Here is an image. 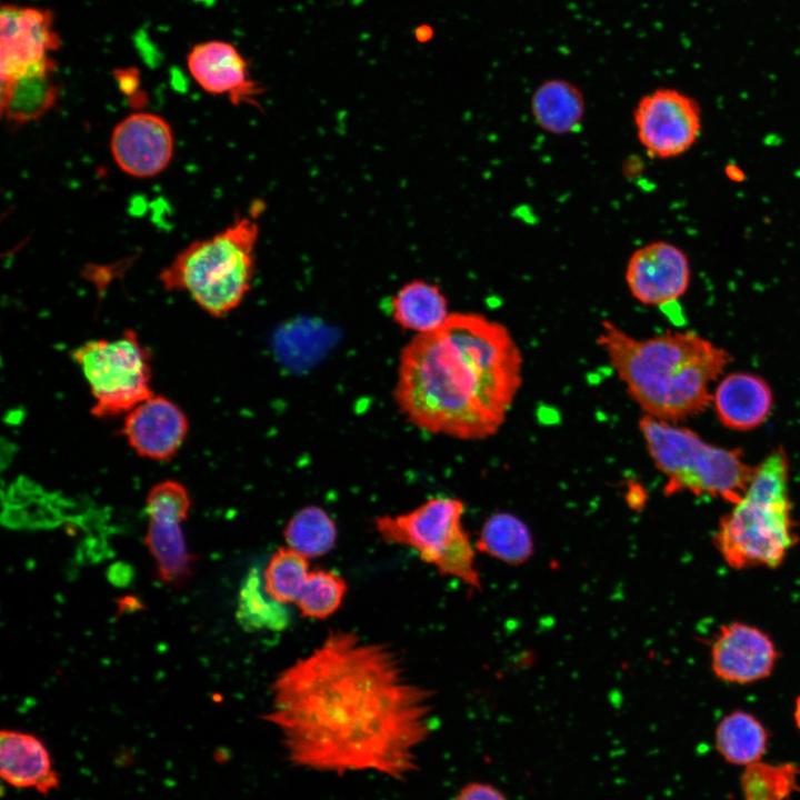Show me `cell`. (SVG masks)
<instances>
[{"label": "cell", "mask_w": 800, "mask_h": 800, "mask_svg": "<svg viewBox=\"0 0 800 800\" xmlns=\"http://www.w3.org/2000/svg\"><path fill=\"white\" fill-rule=\"evenodd\" d=\"M189 431L188 418L172 400L152 394L126 413L122 434L142 458L164 461L177 454Z\"/></svg>", "instance_id": "cell-15"}, {"label": "cell", "mask_w": 800, "mask_h": 800, "mask_svg": "<svg viewBox=\"0 0 800 800\" xmlns=\"http://www.w3.org/2000/svg\"><path fill=\"white\" fill-rule=\"evenodd\" d=\"M56 67L50 57L24 73L1 81L0 112L10 126L38 121L54 107L60 93Z\"/></svg>", "instance_id": "cell-18"}, {"label": "cell", "mask_w": 800, "mask_h": 800, "mask_svg": "<svg viewBox=\"0 0 800 800\" xmlns=\"http://www.w3.org/2000/svg\"><path fill=\"white\" fill-rule=\"evenodd\" d=\"M800 768L793 763L758 761L744 767L740 778L743 800H789L800 792Z\"/></svg>", "instance_id": "cell-26"}, {"label": "cell", "mask_w": 800, "mask_h": 800, "mask_svg": "<svg viewBox=\"0 0 800 800\" xmlns=\"http://www.w3.org/2000/svg\"><path fill=\"white\" fill-rule=\"evenodd\" d=\"M712 402L724 427L748 431L761 426L769 417L773 394L760 376L733 372L719 382L712 393Z\"/></svg>", "instance_id": "cell-17"}, {"label": "cell", "mask_w": 800, "mask_h": 800, "mask_svg": "<svg viewBox=\"0 0 800 800\" xmlns=\"http://www.w3.org/2000/svg\"><path fill=\"white\" fill-rule=\"evenodd\" d=\"M624 280L637 301L646 306H667L684 296L690 286L689 257L674 243L648 242L629 257Z\"/></svg>", "instance_id": "cell-11"}, {"label": "cell", "mask_w": 800, "mask_h": 800, "mask_svg": "<svg viewBox=\"0 0 800 800\" xmlns=\"http://www.w3.org/2000/svg\"><path fill=\"white\" fill-rule=\"evenodd\" d=\"M701 107L674 88H657L642 96L632 111L636 134L648 156L673 159L682 156L701 134Z\"/></svg>", "instance_id": "cell-9"}, {"label": "cell", "mask_w": 800, "mask_h": 800, "mask_svg": "<svg viewBox=\"0 0 800 800\" xmlns=\"http://www.w3.org/2000/svg\"><path fill=\"white\" fill-rule=\"evenodd\" d=\"M769 732L752 713L734 710L726 714L714 730V748L723 760L747 767L761 761L767 752Z\"/></svg>", "instance_id": "cell-21"}, {"label": "cell", "mask_w": 800, "mask_h": 800, "mask_svg": "<svg viewBox=\"0 0 800 800\" xmlns=\"http://www.w3.org/2000/svg\"><path fill=\"white\" fill-rule=\"evenodd\" d=\"M181 523L149 519L144 537L146 546L156 560L159 579L174 586L191 574L194 561L188 551Z\"/></svg>", "instance_id": "cell-22"}, {"label": "cell", "mask_w": 800, "mask_h": 800, "mask_svg": "<svg viewBox=\"0 0 800 800\" xmlns=\"http://www.w3.org/2000/svg\"><path fill=\"white\" fill-rule=\"evenodd\" d=\"M60 46L50 10L3 4L0 12V78L20 76L41 64Z\"/></svg>", "instance_id": "cell-12"}, {"label": "cell", "mask_w": 800, "mask_h": 800, "mask_svg": "<svg viewBox=\"0 0 800 800\" xmlns=\"http://www.w3.org/2000/svg\"><path fill=\"white\" fill-rule=\"evenodd\" d=\"M711 669L723 682L749 684L768 678L779 659L772 639L758 627L733 621L721 626L711 644Z\"/></svg>", "instance_id": "cell-13"}, {"label": "cell", "mask_w": 800, "mask_h": 800, "mask_svg": "<svg viewBox=\"0 0 800 800\" xmlns=\"http://www.w3.org/2000/svg\"><path fill=\"white\" fill-rule=\"evenodd\" d=\"M463 512L461 500L436 497L409 512L380 516L374 524L384 541L412 548L440 574L479 589L476 552L462 523Z\"/></svg>", "instance_id": "cell-7"}, {"label": "cell", "mask_w": 800, "mask_h": 800, "mask_svg": "<svg viewBox=\"0 0 800 800\" xmlns=\"http://www.w3.org/2000/svg\"><path fill=\"white\" fill-rule=\"evenodd\" d=\"M72 359L89 384L96 417L127 413L153 394L150 353L133 330L87 341L73 350Z\"/></svg>", "instance_id": "cell-8"}, {"label": "cell", "mask_w": 800, "mask_h": 800, "mask_svg": "<svg viewBox=\"0 0 800 800\" xmlns=\"http://www.w3.org/2000/svg\"><path fill=\"white\" fill-rule=\"evenodd\" d=\"M0 774L18 789H33L48 796L60 786L46 744L34 734L3 729L0 734Z\"/></svg>", "instance_id": "cell-16"}, {"label": "cell", "mask_w": 800, "mask_h": 800, "mask_svg": "<svg viewBox=\"0 0 800 800\" xmlns=\"http://www.w3.org/2000/svg\"><path fill=\"white\" fill-rule=\"evenodd\" d=\"M116 77L118 79L120 90L130 98H133L139 83L137 72L133 70H122L121 72H117Z\"/></svg>", "instance_id": "cell-31"}, {"label": "cell", "mask_w": 800, "mask_h": 800, "mask_svg": "<svg viewBox=\"0 0 800 800\" xmlns=\"http://www.w3.org/2000/svg\"><path fill=\"white\" fill-rule=\"evenodd\" d=\"M530 110L536 124L544 132L566 136L578 131L586 114V99L573 82L551 78L533 91Z\"/></svg>", "instance_id": "cell-19"}, {"label": "cell", "mask_w": 800, "mask_h": 800, "mask_svg": "<svg viewBox=\"0 0 800 800\" xmlns=\"http://www.w3.org/2000/svg\"><path fill=\"white\" fill-rule=\"evenodd\" d=\"M639 429L656 467L666 477L667 494L690 492L736 503L754 473L739 449L704 441L676 422L643 416Z\"/></svg>", "instance_id": "cell-6"}, {"label": "cell", "mask_w": 800, "mask_h": 800, "mask_svg": "<svg viewBox=\"0 0 800 800\" xmlns=\"http://www.w3.org/2000/svg\"><path fill=\"white\" fill-rule=\"evenodd\" d=\"M391 313L402 329L418 334L438 329L450 316L440 288L421 279L403 284L396 292L391 299Z\"/></svg>", "instance_id": "cell-20"}, {"label": "cell", "mask_w": 800, "mask_h": 800, "mask_svg": "<svg viewBox=\"0 0 800 800\" xmlns=\"http://www.w3.org/2000/svg\"><path fill=\"white\" fill-rule=\"evenodd\" d=\"M190 507L191 499L188 490L174 480H164L154 484L146 499V511L149 519L183 522Z\"/></svg>", "instance_id": "cell-29"}, {"label": "cell", "mask_w": 800, "mask_h": 800, "mask_svg": "<svg viewBox=\"0 0 800 800\" xmlns=\"http://www.w3.org/2000/svg\"><path fill=\"white\" fill-rule=\"evenodd\" d=\"M193 80L208 93L227 96L233 106L260 107L264 89L252 79L248 61L230 42L210 40L192 47L187 57Z\"/></svg>", "instance_id": "cell-14"}, {"label": "cell", "mask_w": 800, "mask_h": 800, "mask_svg": "<svg viewBox=\"0 0 800 800\" xmlns=\"http://www.w3.org/2000/svg\"><path fill=\"white\" fill-rule=\"evenodd\" d=\"M788 480V457L777 448L754 468L743 496L721 517L713 543L729 567L774 569L796 546Z\"/></svg>", "instance_id": "cell-4"}, {"label": "cell", "mask_w": 800, "mask_h": 800, "mask_svg": "<svg viewBox=\"0 0 800 800\" xmlns=\"http://www.w3.org/2000/svg\"><path fill=\"white\" fill-rule=\"evenodd\" d=\"M597 343L646 416L669 422L704 411L709 384L731 361L728 351L690 331L638 339L603 321Z\"/></svg>", "instance_id": "cell-3"}, {"label": "cell", "mask_w": 800, "mask_h": 800, "mask_svg": "<svg viewBox=\"0 0 800 800\" xmlns=\"http://www.w3.org/2000/svg\"><path fill=\"white\" fill-rule=\"evenodd\" d=\"M110 152L117 167L132 178L162 173L174 153V136L161 116L136 111L120 120L110 136Z\"/></svg>", "instance_id": "cell-10"}, {"label": "cell", "mask_w": 800, "mask_h": 800, "mask_svg": "<svg viewBox=\"0 0 800 800\" xmlns=\"http://www.w3.org/2000/svg\"><path fill=\"white\" fill-rule=\"evenodd\" d=\"M522 363L503 324L478 313H450L402 349L394 399L419 429L481 440L503 424L522 383Z\"/></svg>", "instance_id": "cell-2"}, {"label": "cell", "mask_w": 800, "mask_h": 800, "mask_svg": "<svg viewBox=\"0 0 800 800\" xmlns=\"http://www.w3.org/2000/svg\"><path fill=\"white\" fill-rule=\"evenodd\" d=\"M433 713V692L397 650L337 629L276 676L263 719L294 767L406 780L418 770Z\"/></svg>", "instance_id": "cell-1"}, {"label": "cell", "mask_w": 800, "mask_h": 800, "mask_svg": "<svg viewBox=\"0 0 800 800\" xmlns=\"http://www.w3.org/2000/svg\"><path fill=\"white\" fill-rule=\"evenodd\" d=\"M477 548L504 563L519 566L532 556L533 538L521 519L499 512L483 523Z\"/></svg>", "instance_id": "cell-23"}, {"label": "cell", "mask_w": 800, "mask_h": 800, "mask_svg": "<svg viewBox=\"0 0 800 800\" xmlns=\"http://www.w3.org/2000/svg\"><path fill=\"white\" fill-rule=\"evenodd\" d=\"M454 800H508L494 786L484 782H470L466 784Z\"/></svg>", "instance_id": "cell-30"}, {"label": "cell", "mask_w": 800, "mask_h": 800, "mask_svg": "<svg viewBox=\"0 0 800 800\" xmlns=\"http://www.w3.org/2000/svg\"><path fill=\"white\" fill-rule=\"evenodd\" d=\"M283 536L287 547L309 559L323 556L333 548L337 528L322 508L308 506L289 520Z\"/></svg>", "instance_id": "cell-25"}, {"label": "cell", "mask_w": 800, "mask_h": 800, "mask_svg": "<svg viewBox=\"0 0 800 800\" xmlns=\"http://www.w3.org/2000/svg\"><path fill=\"white\" fill-rule=\"evenodd\" d=\"M308 558L293 549H278L263 572V588L273 600L296 604L309 577Z\"/></svg>", "instance_id": "cell-27"}, {"label": "cell", "mask_w": 800, "mask_h": 800, "mask_svg": "<svg viewBox=\"0 0 800 800\" xmlns=\"http://www.w3.org/2000/svg\"><path fill=\"white\" fill-rule=\"evenodd\" d=\"M257 568H252L243 580L239 598L237 618L248 630L283 631L291 621L287 604L270 598Z\"/></svg>", "instance_id": "cell-24"}, {"label": "cell", "mask_w": 800, "mask_h": 800, "mask_svg": "<svg viewBox=\"0 0 800 800\" xmlns=\"http://www.w3.org/2000/svg\"><path fill=\"white\" fill-rule=\"evenodd\" d=\"M793 719H794L797 728L800 731V696L796 699L794 710H793Z\"/></svg>", "instance_id": "cell-32"}, {"label": "cell", "mask_w": 800, "mask_h": 800, "mask_svg": "<svg viewBox=\"0 0 800 800\" xmlns=\"http://www.w3.org/2000/svg\"><path fill=\"white\" fill-rule=\"evenodd\" d=\"M259 224L241 217L210 238L196 240L160 271L166 291L187 292L207 313L222 318L249 292L256 270Z\"/></svg>", "instance_id": "cell-5"}, {"label": "cell", "mask_w": 800, "mask_h": 800, "mask_svg": "<svg viewBox=\"0 0 800 800\" xmlns=\"http://www.w3.org/2000/svg\"><path fill=\"white\" fill-rule=\"evenodd\" d=\"M347 591L346 581L328 570H311L296 602L303 617L324 619L340 607Z\"/></svg>", "instance_id": "cell-28"}]
</instances>
